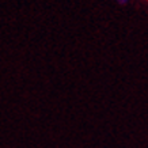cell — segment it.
<instances>
[{"label": "cell", "mask_w": 148, "mask_h": 148, "mask_svg": "<svg viewBox=\"0 0 148 148\" xmlns=\"http://www.w3.org/2000/svg\"><path fill=\"white\" fill-rule=\"evenodd\" d=\"M117 1H118L120 4H126V3H128V0H117Z\"/></svg>", "instance_id": "obj_1"}]
</instances>
